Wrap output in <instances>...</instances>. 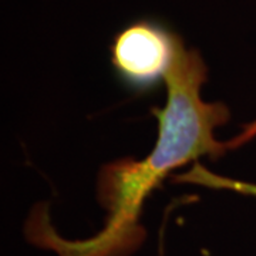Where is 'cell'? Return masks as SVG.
Segmentation results:
<instances>
[{
    "mask_svg": "<svg viewBox=\"0 0 256 256\" xmlns=\"http://www.w3.org/2000/svg\"><path fill=\"white\" fill-rule=\"evenodd\" d=\"M162 244H164V238H162V232H161V235H160V256H164V246H162Z\"/></svg>",
    "mask_w": 256,
    "mask_h": 256,
    "instance_id": "cell-4",
    "label": "cell"
},
{
    "mask_svg": "<svg viewBox=\"0 0 256 256\" xmlns=\"http://www.w3.org/2000/svg\"><path fill=\"white\" fill-rule=\"evenodd\" d=\"M184 38L156 18H137L114 36L110 60L128 88L151 92L165 80Z\"/></svg>",
    "mask_w": 256,
    "mask_h": 256,
    "instance_id": "cell-2",
    "label": "cell"
},
{
    "mask_svg": "<svg viewBox=\"0 0 256 256\" xmlns=\"http://www.w3.org/2000/svg\"><path fill=\"white\" fill-rule=\"evenodd\" d=\"M206 76L201 53L182 43L165 76L166 106L162 110L151 108L160 131L152 152L142 162L160 180L192 160L202 156L218 160L230 150L229 142L224 144L214 137V130L229 121L228 107L224 102L208 104L201 100Z\"/></svg>",
    "mask_w": 256,
    "mask_h": 256,
    "instance_id": "cell-1",
    "label": "cell"
},
{
    "mask_svg": "<svg viewBox=\"0 0 256 256\" xmlns=\"http://www.w3.org/2000/svg\"><path fill=\"white\" fill-rule=\"evenodd\" d=\"M254 136H256V122H254V124H250V126H248L246 127V131L240 136L242 137V140L246 142L248 140L250 137H254Z\"/></svg>",
    "mask_w": 256,
    "mask_h": 256,
    "instance_id": "cell-3",
    "label": "cell"
}]
</instances>
